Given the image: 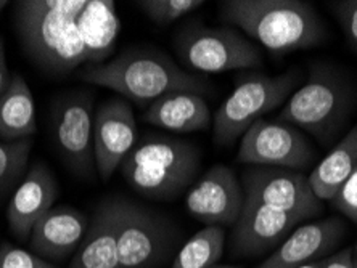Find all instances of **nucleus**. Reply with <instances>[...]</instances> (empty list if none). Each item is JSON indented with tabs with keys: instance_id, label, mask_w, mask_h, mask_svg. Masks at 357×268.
Wrapping results in <instances>:
<instances>
[{
	"instance_id": "f257e3e1",
	"label": "nucleus",
	"mask_w": 357,
	"mask_h": 268,
	"mask_svg": "<svg viewBox=\"0 0 357 268\" xmlns=\"http://www.w3.org/2000/svg\"><path fill=\"white\" fill-rule=\"evenodd\" d=\"M13 17L26 56L55 77L108 61L121 31L112 0H20Z\"/></svg>"
},
{
	"instance_id": "f03ea898",
	"label": "nucleus",
	"mask_w": 357,
	"mask_h": 268,
	"mask_svg": "<svg viewBox=\"0 0 357 268\" xmlns=\"http://www.w3.org/2000/svg\"><path fill=\"white\" fill-rule=\"evenodd\" d=\"M81 79L92 86L105 87L139 107H149L174 92L208 90L206 79L188 72L169 56L153 49H130L100 65L87 66Z\"/></svg>"
},
{
	"instance_id": "7ed1b4c3",
	"label": "nucleus",
	"mask_w": 357,
	"mask_h": 268,
	"mask_svg": "<svg viewBox=\"0 0 357 268\" xmlns=\"http://www.w3.org/2000/svg\"><path fill=\"white\" fill-rule=\"evenodd\" d=\"M220 18L275 54L312 49L327 38L316 10L301 0H225Z\"/></svg>"
},
{
	"instance_id": "20e7f679",
	"label": "nucleus",
	"mask_w": 357,
	"mask_h": 268,
	"mask_svg": "<svg viewBox=\"0 0 357 268\" xmlns=\"http://www.w3.org/2000/svg\"><path fill=\"white\" fill-rule=\"evenodd\" d=\"M199 150L171 136H146L121 162V175L139 194L158 201L177 198L199 169Z\"/></svg>"
},
{
	"instance_id": "39448f33",
	"label": "nucleus",
	"mask_w": 357,
	"mask_h": 268,
	"mask_svg": "<svg viewBox=\"0 0 357 268\" xmlns=\"http://www.w3.org/2000/svg\"><path fill=\"white\" fill-rule=\"evenodd\" d=\"M174 50L183 66L204 74L262 65L258 47L232 28L187 23L174 34Z\"/></svg>"
},
{
	"instance_id": "423d86ee",
	"label": "nucleus",
	"mask_w": 357,
	"mask_h": 268,
	"mask_svg": "<svg viewBox=\"0 0 357 268\" xmlns=\"http://www.w3.org/2000/svg\"><path fill=\"white\" fill-rule=\"evenodd\" d=\"M298 81V70L278 76L256 74L240 81L214 116V143L220 146L235 143L262 114L280 107L291 95Z\"/></svg>"
},
{
	"instance_id": "0eeeda50",
	"label": "nucleus",
	"mask_w": 357,
	"mask_h": 268,
	"mask_svg": "<svg viewBox=\"0 0 357 268\" xmlns=\"http://www.w3.org/2000/svg\"><path fill=\"white\" fill-rule=\"evenodd\" d=\"M119 268H158L177 241L169 220L140 204L114 198Z\"/></svg>"
},
{
	"instance_id": "6e6552de",
	"label": "nucleus",
	"mask_w": 357,
	"mask_h": 268,
	"mask_svg": "<svg viewBox=\"0 0 357 268\" xmlns=\"http://www.w3.org/2000/svg\"><path fill=\"white\" fill-rule=\"evenodd\" d=\"M346 100L348 93L338 79L325 71H316L285 103L280 119L320 139L330 135L341 123Z\"/></svg>"
},
{
	"instance_id": "1a4fd4ad",
	"label": "nucleus",
	"mask_w": 357,
	"mask_h": 268,
	"mask_svg": "<svg viewBox=\"0 0 357 268\" xmlns=\"http://www.w3.org/2000/svg\"><path fill=\"white\" fill-rule=\"evenodd\" d=\"M314 150L296 127L283 120L259 119L241 136L237 161L241 164L304 169Z\"/></svg>"
},
{
	"instance_id": "9d476101",
	"label": "nucleus",
	"mask_w": 357,
	"mask_h": 268,
	"mask_svg": "<svg viewBox=\"0 0 357 268\" xmlns=\"http://www.w3.org/2000/svg\"><path fill=\"white\" fill-rule=\"evenodd\" d=\"M246 199L275 211L316 217L322 211V201L314 194L306 175L282 167L251 166L241 173Z\"/></svg>"
},
{
	"instance_id": "9b49d317",
	"label": "nucleus",
	"mask_w": 357,
	"mask_h": 268,
	"mask_svg": "<svg viewBox=\"0 0 357 268\" xmlns=\"http://www.w3.org/2000/svg\"><path fill=\"white\" fill-rule=\"evenodd\" d=\"M93 107L86 93H70L60 98L52 116L54 140L63 161L75 173L91 175L93 156Z\"/></svg>"
},
{
	"instance_id": "f8f14e48",
	"label": "nucleus",
	"mask_w": 357,
	"mask_h": 268,
	"mask_svg": "<svg viewBox=\"0 0 357 268\" xmlns=\"http://www.w3.org/2000/svg\"><path fill=\"white\" fill-rule=\"evenodd\" d=\"M245 204L243 187L227 166H214L188 190L185 206L206 227L235 225Z\"/></svg>"
},
{
	"instance_id": "ddd939ff",
	"label": "nucleus",
	"mask_w": 357,
	"mask_h": 268,
	"mask_svg": "<svg viewBox=\"0 0 357 268\" xmlns=\"http://www.w3.org/2000/svg\"><path fill=\"white\" fill-rule=\"evenodd\" d=\"M137 136V123L130 104L124 98H109L93 114V156L102 180L108 182Z\"/></svg>"
},
{
	"instance_id": "4468645a",
	"label": "nucleus",
	"mask_w": 357,
	"mask_h": 268,
	"mask_svg": "<svg viewBox=\"0 0 357 268\" xmlns=\"http://www.w3.org/2000/svg\"><path fill=\"white\" fill-rule=\"evenodd\" d=\"M306 220L301 215L275 211L245 198L243 209L234 225L232 244L238 255H261L275 246Z\"/></svg>"
},
{
	"instance_id": "2eb2a0df",
	"label": "nucleus",
	"mask_w": 357,
	"mask_h": 268,
	"mask_svg": "<svg viewBox=\"0 0 357 268\" xmlns=\"http://www.w3.org/2000/svg\"><path fill=\"white\" fill-rule=\"evenodd\" d=\"M59 183L44 162H36L13 191L7 207V222L18 241L29 239L34 225L54 207Z\"/></svg>"
},
{
	"instance_id": "dca6fc26",
	"label": "nucleus",
	"mask_w": 357,
	"mask_h": 268,
	"mask_svg": "<svg viewBox=\"0 0 357 268\" xmlns=\"http://www.w3.org/2000/svg\"><path fill=\"white\" fill-rule=\"evenodd\" d=\"M344 225L338 219H325L295 228L258 268H299L320 260L341 243Z\"/></svg>"
},
{
	"instance_id": "f3484780",
	"label": "nucleus",
	"mask_w": 357,
	"mask_h": 268,
	"mask_svg": "<svg viewBox=\"0 0 357 268\" xmlns=\"http://www.w3.org/2000/svg\"><path fill=\"white\" fill-rule=\"evenodd\" d=\"M89 222L81 211L70 206L52 207L29 236V246L42 259L63 262L79 248L86 238Z\"/></svg>"
},
{
	"instance_id": "a211bd4d",
	"label": "nucleus",
	"mask_w": 357,
	"mask_h": 268,
	"mask_svg": "<svg viewBox=\"0 0 357 268\" xmlns=\"http://www.w3.org/2000/svg\"><path fill=\"white\" fill-rule=\"evenodd\" d=\"M142 119L169 132L190 134L209 127L211 111L202 93L174 92L149 104Z\"/></svg>"
},
{
	"instance_id": "6ab92c4d",
	"label": "nucleus",
	"mask_w": 357,
	"mask_h": 268,
	"mask_svg": "<svg viewBox=\"0 0 357 268\" xmlns=\"http://www.w3.org/2000/svg\"><path fill=\"white\" fill-rule=\"evenodd\" d=\"M68 268H119L114 198L100 203Z\"/></svg>"
},
{
	"instance_id": "aec40b11",
	"label": "nucleus",
	"mask_w": 357,
	"mask_h": 268,
	"mask_svg": "<svg viewBox=\"0 0 357 268\" xmlns=\"http://www.w3.org/2000/svg\"><path fill=\"white\" fill-rule=\"evenodd\" d=\"M357 167V124L307 177L320 201H332Z\"/></svg>"
},
{
	"instance_id": "412c9836",
	"label": "nucleus",
	"mask_w": 357,
	"mask_h": 268,
	"mask_svg": "<svg viewBox=\"0 0 357 268\" xmlns=\"http://www.w3.org/2000/svg\"><path fill=\"white\" fill-rule=\"evenodd\" d=\"M36 130L38 123L33 92L23 77L15 74L0 97V140L31 139Z\"/></svg>"
},
{
	"instance_id": "4be33fe9",
	"label": "nucleus",
	"mask_w": 357,
	"mask_h": 268,
	"mask_svg": "<svg viewBox=\"0 0 357 268\" xmlns=\"http://www.w3.org/2000/svg\"><path fill=\"white\" fill-rule=\"evenodd\" d=\"M222 227H204L178 249L171 268H214L224 252Z\"/></svg>"
},
{
	"instance_id": "5701e85b",
	"label": "nucleus",
	"mask_w": 357,
	"mask_h": 268,
	"mask_svg": "<svg viewBox=\"0 0 357 268\" xmlns=\"http://www.w3.org/2000/svg\"><path fill=\"white\" fill-rule=\"evenodd\" d=\"M33 148V139L18 141L0 140V203L13 194L24 178V171Z\"/></svg>"
},
{
	"instance_id": "b1692460",
	"label": "nucleus",
	"mask_w": 357,
	"mask_h": 268,
	"mask_svg": "<svg viewBox=\"0 0 357 268\" xmlns=\"http://www.w3.org/2000/svg\"><path fill=\"white\" fill-rule=\"evenodd\" d=\"M139 8L155 24L169 26L204 5L203 0H142Z\"/></svg>"
},
{
	"instance_id": "393cba45",
	"label": "nucleus",
	"mask_w": 357,
	"mask_h": 268,
	"mask_svg": "<svg viewBox=\"0 0 357 268\" xmlns=\"http://www.w3.org/2000/svg\"><path fill=\"white\" fill-rule=\"evenodd\" d=\"M0 268H59L42 259L33 251L17 248L10 243L0 244Z\"/></svg>"
},
{
	"instance_id": "a878e982",
	"label": "nucleus",
	"mask_w": 357,
	"mask_h": 268,
	"mask_svg": "<svg viewBox=\"0 0 357 268\" xmlns=\"http://www.w3.org/2000/svg\"><path fill=\"white\" fill-rule=\"evenodd\" d=\"M332 203L341 214H344L346 217L357 223V167L344 182V185L340 188Z\"/></svg>"
},
{
	"instance_id": "bb28decb",
	"label": "nucleus",
	"mask_w": 357,
	"mask_h": 268,
	"mask_svg": "<svg viewBox=\"0 0 357 268\" xmlns=\"http://www.w3.org/2000/svg\"><path fill=\"white\" fill-rule=\"evenodd\" d=\"M332 10L337 15L346 38L357 49V0L333 2Z\"/></svg>"
},
{
	"instance_id": "cd10ccee",
	"label": "nucleus",
	"mask_w": 357,
	"mask_h": 268,
	"mask_svg": "<svg viewBox=\"0 0 357 268\" xmlns=\"http://www.w3.org/2000/svg\"><path fill=\"white\" fill-rule=\"evenodd\" d=\"M320 268H356L354 265V252L351 248L340 251L338 254H333L327 259L319 260Z\"/></svg>"
},
{
	"instance_id": "c85d7f7f",
	"label": "nucleus",
	"mask_w": 357,
	"mask_h": 268,
	"mask_svg": "<svg viewBox=\"0 0 357 268\" xmlns=\"http://www.w3.org/2000/svg\"><path fill=\"white\" fill-rule=\"evenodd\" d=\"M10 81H12V76L8 72V66H7V58H5V44H3V38L0 36V97L5 92V88L8 87Z\"/></svg>"
},
{
	"instance_id": "c756f323",
	"label": "nucleus",
	"mask_w": 357,
	"mask_h": 268,
	"mask_svg": "<svg viewBox=\"0 0 357 268\" xmlns=\"http://www.w3.org/2000/svg\"><path fill=\"white\" fill-rule=\"evenodd\" d=\"M299 268H320V262L319 260L317 262H311V264L303 265V267H299Z\"/></svg>"
},
{
	"instance_id": "7c9ffc66",
	"label": "nucleus",
	"mask_w": 357,
	"mask_h": 268,
	"mask_svg": "<svg viewBox=\"0 0 357 268\" xmlns=\"http://www.w3.org/2000/svg\"><path fill=\"white\" fill-rule=\"evenodd\" d=\"M7 5H8V2H5V0H0V12H2V10L7 7Z\"/></svg>"
},
{
	"instance_id": "2f4dec72",
	"label": "nucleus",
	"mask_w": 357,
	"mask_h": 268,
	"mask_svg": "<svg viewBox=\"0 0 357 268\" xmlns=\"http://www.w3.org/2000/svg\"><path fill=\"white\" fill-rule=\"evenodd\" d=\"M214 268H240V267H234V265H218Z\"/></svg>"
},
{
	"instance_id": "473e14b6",
	"label": "nucleus",
	"mask_w": 357,
	"mask_h": 268,
	"mask_svg": "<svg viewBox=\"0 0 357 268\" xmlns=\"http://www.w3.org/2000/svg\"><path fill=\"white\" fill-rule=\"evenodd\" d=\"M353 252L356 254V257H357V243H356V246H354V249H353Z\"/></svg>"
},
{
	"instance_id": "72a5a7b5",
	"label": "nucleus",
	"mask_w": 357,
	"mask_h": 268,
	"mask_svg": "<svg viewBox=\"0 0 357 268\" xmlns=\"http://www.w3.org/2000/svg\"><path fill=\"white\" fill-rule=\"evenodd\" d=\"M354 265H356V268H357V257L354 259Z\"/></svg>"
}]
</instances>
